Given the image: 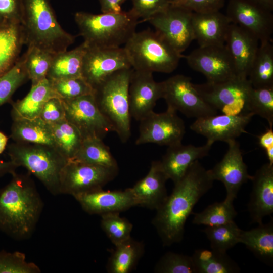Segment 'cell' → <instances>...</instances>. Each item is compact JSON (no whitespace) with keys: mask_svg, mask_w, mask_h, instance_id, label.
I'll use <instances>...</instances> for the list:
<instances>
[{"mask_svg":"<svg viewBox=\"0 0 273 273\" xmlns=\"http://www.w3.org/2000/svg\"><path fill=\"white\" fill-rule=\"evenodd\" d=\"M144 245L131 237L115 246L106 265L109 273H129L133 270L143 255Z\"/></svg>","mask_w":273,"mask_h":273,"instance_id":"4dcf8cb0","label":"cell"},{"mask_svg":"<svg viewBox=\"0 0 273 273\" xmlns=\"http://www.w3.org/2000/svg\"><path fill=\"white\" fill-rule=\"evenodd\" d=\"M162 82L155 81L153 73L133 69L129 85L130 113L136 121L153 111L156 102L162 98Z\"/></svg>","mask_w":273,"mask_h":273,"instance_id":"d6986e66","label":"cell"},{"mask_svg":"<svg viewBox=\"0 0 273 273\" xmlns=\"http://www.w3.org/2000/svg\"><path fill=\"white\" fill-rule=\"evenodd\" d=\"M10 136L15 142L55 147L50 125L39 117L13 120Z\"/></svg>","mask_w":273,"mask_h":273,"instance_id":"f1b7e54d","label":"cell"},{"mask_svg":"<svg viewBox=\"0 0 273 273\" xmlns=\"http://www.w3.org/2000/svg\"><path fill=\"white\" fill-rule=\"evenodd\" d=\"M192 13L183 7L170 4L147 21L154 26L155 31L181 54L194 40Z\"/></svg>","mask_w":273,"mask_h":273,"instance_id":"5bb4252c","label":"cell"},{"mask_svg":"<svg viewBox=\"0 0 273 273\" xmlns=\"http://www.w3.org/2000/svg\"><path fill=\"white\" fill-rule=\"evenodd\" d=\"M259 43L250 32L236 24H230L225 44L233 59L238 76L247 78Z\"/></svg>","mask_w":273,"mask_h":273,"instance_id":"cb8c5ba5","label":"cell"},{"mask_svg":"<svg viewBox=\"0 0 273 273\" xmlns=\"http://www.w3.org/2000/svg\"><path fill=\"white\" fill-rule=\"evenodd\" d=\"M231 23L226 14L219 11L193 12L192 25L194 40H197L199 47L224 44Z\"/></svg>","mask_w":273,"mask_h":273,"instance_id":"d4e9b609","label":"cell"},{"mask_svg":"<svg viewBox=\"0 0 273 273\" xmlns=\"http://www.w3.org/2000/svg\"><path fill=\"white\" fill-rule=\"evenodd\" d=\"M21 0H0V23H22Z\"/></svg>","mask_w":273,"mask_h":273,"instance_id":"7dc6e473","label":"cell"},{"mask_svg":"<svg viewBox=\"0 0 273 273\" xmlns=\"http://www.w3.org/2000/svg\"><path fill=\"white\" fill-rule=\"evenodd\" d=\"M262 8L272 12L273 10V0H250Z\"/></svg>","mask_w":273,"mask_h":273,"instance_id":"f5cc1de1","label":"cell"},{"mask_svg":"<svg viewBox=\"0 0 273 273\" xmlns=\"http://www.w3.org/2000/svg\"><path fill=\"white\" fill-rule=\"evenodd\" d=\"M197 273H238L239 265L226 254L213 249H198L191 256Z\"/></svg>","mask_w":273,"mask_h":273,"instance_id":"d6a6232c","label":"cell"},{"mask_svg":"<svg viewBox=\"0 0 273 273\" xmlns=\"http://www.w3.org/2000/svg\"><path fill=\"white\" fill-rule=\"evenodd\" d=\"M202 98L209 106L228 115H237L245 111L249 89L252 86L247 78L237 76L218 82L194 84Z\"/></svg>","mask_w":273,"mask_h":273,"instance_id":"9c48e42d","label":"cell"},{"mask_svg":"<svg viewBox=\"0 0 273 273\" xmlns=\"http://www.w3.org/2000/svg\"><path fill=\"white\" fill-rule=\"evenodd\" d=\"M28 79L22 56L9 71L0 75V106L10 102L15 92Z\"/></svg>","mask_w":273,"mask_h":273,"instance_id":"ab89813d","label":"cell"},{"mask_svg":"<svg viewBox=\"0 0 273 273\" xmlns=\"http://www.w3.org/2000/svg\"><path fill=\"white\" fill-rule=\"evenodd\" d=\"M241 231L234 221L219 225L206 226L203 230L210 242L211 248L223 252L239 243Z\"/></svg>","mask_w":273,"mask_h":273,"instance_id":"f35d334b","label":"cell"},{"mask_svg":"<svg viewBox=\"0 0 273 273\" xmlns=\"http://www.w3.org/2000/svg\"><path fill=\"white\" fill-rule=\"evenodd\" d=\"M62 100L66 119L79 130L83 139L97 138L103 140L109 132H114L111 123L99 110L93 93Z\"/></svg>","mask_w":273,"mask_h":273,"instance_id":"8fae6325","label":"cell"},{"mask_svg":"<svg viewBox=\"0 0 273 273\" xmlns=\"http://www.w3.org/2000/svg\"><path fill=\"white\" fill-rule=\"evenodd\" d=\"M120 213L113 212L101 216V226L111 242L116 246L130 238L132 224Z\"/></svg>","mask_w":273,"mask_h":273,"instance_id":"60d3db41","label":"cell"},{"mask_svg":"<svg viewBox=\"0 0 273 273\" xmlns=\"http://www.w3.org/2000/svg\"><path fill=\"white\" fill-rule=\"evenodd\" d=\"M228 149L222 159L208 170L211 178L222 182L226 190L225 200L233 202L242 186L252 176L249 174L239 143L233 140L227 143Z\"/></svg>","mask_w":273,"mask_h":273,"instance_id":"e0dca14e","label":"cell"},{"mask_svg":"<svg viewBox=\"0 0 273 273\" xmlns=\"http://www.w3.org/2000/svg\"><path fill=\"white\" fill-rule=\"evenodd\" d=\"M267 157L268 160V163L273 165V147L265 150Z\"/></svg>","mask_w":273,"mask_h":273,"instance_id":"11a10c76","label":"cell"},{"mask_svg":"<svg viewBox=\"0 0 273 273\" xmlns=\"http://www.w3.org/2000/svg\"><path fill=\"white\" fill-rule=\"evenodd\" d=\"M214 143L207 141L201 146L183 145L181 142L168 147L160 161L162 169L168 179L175 184L184 176L195 161L207 156Z\"/></svg>","mask_w":273,"mask_h":273,"instance_id":"603a6c76","label":"cell"},{"mask_svg":"<svg viewBox=\"0 0 273 273\" xmlns=\"http://www.w3.org/2000/svg\"><path fill=\"white\" fill-rule=\"evenodd\" d=\"M17 168L18 167L10 160L5 161L0 159V178L7 174L12 175L16 172Z\"/></svg>","mask_w":273,"mask_h":273,"instance_id":"816d5d0a","label":"cell"},{"mask_svg":"<svg viewBox=\"0 0 273 273\" xmlns=\"http://www.w3.org/2000/svg\"><path fill=\"white\" fill-rule=\"evenodd\" d=\"M52 88L58 97L62 100L74 99L93 94L92 86L82 77L50 81Z\"/></svg>","mask_w":273,"mask_h":273,"instance_id":"b9f144b4","label":"cell"},{"mask_svg":"<svg viewBox=\"0 0 273 273\" xmlns=\"http://www.w3.org/2000/svg\"><path fill=\"white\" fill-rule=\"evenodd\" d=\"M35 263L26 260L25 254L20 251H0V273H40Z\"/></svg>","mask_w":273,"mask_h":273,"instance_id":"ee69618b","label":"cell"},{"mask_svg":"<svg viewBox=\"0 0 273 273\" xmlns=\"http://www.w3.org/2000/svg\"><path fill=\"white\" fill-rule=\"evenodd\" d=\"M30 174L15 172L0 188V231L16 240L31 236L43 210L42 199Z\"/></svg>","mask_w":273,"mask_h":273,"instance_id":"7a4b0ae2","label":"cell"},{"mask_svg":"<svg viewBox=\"0 0 273 273\" xmlns=\"http://www.w3.org/2000/svg\"><path fill=\"white\" fill-rule=\"evenodd\" d=\"M50 125L56 148L68 161L72 160L83 141L80 132L66 119Z\"/></svg>","mask_w":273,"mask_h":273,"instance_id":"e575fe53","label":"cell"},{"mask_svg":"<svg viewBox=\"0 0 273 273\" xmlns=\"http://www.w3.org/2000/svg\"><path fill=\"white\" fill-rule=\"evenodd\" d=\"M245 111L265 119L269 127L273 126V86L254 88L249 90Z\"/></svg>","mask_w":273,"mask_h":273,"instance_id":"74e56055","label":"cell"},{"mask_svg":"<svg viewBox=\"0 0 273 273\" xmlns=\"http://www.w3.org/2000/svg\"><path fill=\"white\" fill-rule=\"evenodd\" d=\"M254 115L250 112L237 115L216 114L197 118L190 128L205 137L208 141L227 143L246 133L245 128Z\"/></svg>","mask_w":273,"mask_h":273,"instance_id":"ac0fdd59","label":"cell"},{"mask_svg":"<svg viewBox=\"0 0 273 273\" xmlns=\"http://www.w3.org/2000/svg\"><path fill=\"white\" fill-rule=\"evenodd\" d=\"M86 48L83 42L73 50L56 54L47 78L53 81L81 76L83 58Z\"/></svg>","mask_w":273,"mask_h":273,"instance_id":"f546056e","label":"cell"},{"mask_svg":"<svg viewBox=\"0 0 273 273\" xmlns=\"http://www.w3.org/2000/svg\"><path fill=\"white\" fill-rule=\"evenodd\" d=\"M135 70L170 73L184 56L163 36L150 29L135 32L123 47Z\"/></svg>","mask_w":273,"mask_h":273,"instance_id":"52a82bcc","label":"cell"},{"mask_svg":"<svg viewBox=\"0 0 273 273\" xmlns=\"http://www.w3.org/2000/svg\"><path fill=\"white\" fill-rule=\"evenodd\" d=\"M162 82V98L167 108L196 119L217 114L218 111L206 103L199 94L191 78L177 74Z\"/></svg>","mask_w":273,"mask_h":273,"instance_id":"30bf717a","label":"cell"},{"mask_svg":"<svg viewBox=\"0 0 273 273\" xmlns=\"http://www.w3.org/2000/svg\"><path fill=\"white\" fill-rule=\"evenodd\" d=\"M259 144L265 150L273 147L272 128L269 127L259 136Z\"/></svg>","mask_w":273,"mask_h":273,"instance_id":"f907efd6","label":"cell"},{"mask_svg":"<svg viewBox=\"0 0 273 273\" xmlns=\"http://www.w3.org/2000/svg\"><path fill=\"white\" fill-rule=\"evenodd\" d=\"M54 97L57 96L47 78L32 85L25 97L12 103L11 115L13 120L39 117L44 104Z\"/></svg>","mask_w":273,"mask_h":273,"instance_id":"484cf974","label":"cell"},{"mask_svg":"<svg viewBox=\"0 0 273 273\" xmlns=\"http://www.w3.org/2000/svg\"><path fill=\"white\" fill-rule=\"evenodd\" d=\"M247 78L254 88L273 86V46L271 40L260 42Z\"/></svg>","mask_w":273,"mask_h":273,"instance_id":"1f68e13d","label":"cell"},{"mask_svg":"<svg viewBox=\"0 0 273 273\" xmlns=\"http://www.w3.org/2000/svg\"><path fill=\"white\" fill-rule=\"evenodd\" d=\"M7 150L10 160L17 167L25 168L51 194H60V174L68 160L55 147L14 142Z\"/></svg>","mask_w":273,"mask_h":273,"instance_id":"5b68a950","label":"cell"},{"mask_svg":"<svg viewBox=\"0 0 273 273\" xmlns=\"http://www.w3.org/2000/svg\"><path fill=\"white\" fill-rule=\"evenodd\" d=\"M177 112L167 108L157 113L153 111L140 121L137 145L148 143L170 146L181 143L185 133L184 122Z\"/></svg>","mask_w":273,"mask_h":273,"instance_id":"4fadbf2b","label":"cell"},{"mask_svg":"<svg viewBox=\"0 0 273 273\" xmlns=\"http://www.w3.org/2000/svg\"><path fill=\"white\" fill-rule=\"evenodd\" d=\"M72 160L109 168L118 169L117 161L109 148L104 143L102 139L97 138L83 139Z\"/></svg>","mask_w":273,"mask_h":273,"instance_id":"836d02e7","label":"cell"},{"mask_svg":"<svg viewBox=\"0 0 273 273\" xmlns=\"http://www.w3.org/2000/svg\"><path fill=\"white\" fill-rule=\"evenodd\" d=\"M250 0H229L226 15L231 23L247 30L259 42L270 41L273 33V15Z\"/></svg>","mask_w":273,"mask_h":273,"instance_id":"2e32d148","label":"cell"},{"mask_svg":"<svg viewBox=\"0 0 273 273\" xmlns=\"http://www.w3.org/2000/svg\"><path fill=\"white\" fill-rule=\"evenodd\" d=\"M239 243L244 244L259 260L272 266L273 263V221L248 231H241Z\"/></svg>","mask_w":273,"mask_h":273,"instance_id":"83f0119b","label":"cell"},{"mask_svg":"<svg viewBox=\"0 0 273 273\" xmlns=\"http://www.w3.org/2000/svg\"><path fill=\"white\" fill-rule=\"evenodd\" d=\"M213 181L208 170L196 160L174 184L171 194L156 210L152 220L164 246L183 240L188 218L199 199L212 187Z\"/></svg>","mask_w":273,"mask_h":273,"instance_id":"6da1fadb","label":"cell"},{"mask_svg":"<svg viewBox=\"0 0 273 273\" xmlns=\"http://www.w3.org/2000/svg\"><path fill=\"white\" fill-rule=\"evenodd\" d=\"M130 68L132 67L123 48L87 46L83 58L81 76L94 89L116 71Z\"/></svg>","mask_w":273,"mask_h":273,"instance_id":"9a60e30c","label":"cell"},{"mask_svg":"<svg viewBox=\"0 0 273 273\" xmlns=\"http://www.w3.org/2000/svg\"><path fill=\"white\" fill-rule=\"evenodd\" d=\"M192 223L196 225L213 226L234 221L237 215L233 202L224 200L209 205L203 211L194 213Z\"/></svg>","mask_w":273,"mask_h":273,"instance_id":"8d00e7d4","label":"cell"},{"mask_svg":"<svg viewBox=\"0 0 273 273\" xmlns=\"http://www.w3.org/2000/svg\"><path fill=\"white\" fill-rule=\"evenodd\" d=\"M74 198L82 209L91 215L120 213L136 206L130 188L123 191H110L101 189L79 195Z\"/></svg>","mask_w":273,"mask_h":273,"instance_id":"ffe728a7","label":"cell"},{"mask_svg":"<svg viewBox=\"0 0 273 273\" xmlns=\"http://www.w3.org/2000/svg\"><path fill=\"white\" fill-rule=\"evenodd\" d=\"M132 8L129 11L134 17L146 21L155 14L166 9L170 4L169 0H131Z\"/></svg>","mask_w":273,"mask_h":273,"instance_id":"f6af8a7d","label":"cell"},{"mask_svg":"<svg viewBox=\"0 0 273 273\" xmlns=\"http://www.w3.org/2000/svg\"><path fill=\"white\" fill-rule=\"evenodd\" d=\"M118 169L91 164L75 160L67 161L60 178V194L73 197L103 189L117 175Z\"/></svg>","mask_w":273,"mask_h":273,"instance_id":"ba28073f","label":"cell"},{"mask_svg":"<svg viewBox=\"0 0 273 273\" xmlns=\"http://www.w3.org/2000/svg\"><path fill=\"white\" fill-rule=\"evenodd\" d=\"M24 44L26 40L22 24L0 23V75L16 63Z\"/></svg>","mask_w":273,"mask_h":273,"instance_id":"4316f807","label":"cell"},{"mask_svg":"<svg viewBox=\"0 0 273 273\" xmlns=\"http://www.w3.org/2000/svg\"><path fill=\"white\" fill-rule=\"evenodd\" d=\"M126 0H99L102 13H119L122 10L121 6Z\"/></svg>","mask_w":273,"mask_h":273,"instance_id":"681fc988","label":"cell"},{"mask_svg":"<svg viewBox=\"0 0 273 273\" xmlns=\"http://www.w3.org/2000/svg\"><path fill=\"white\" fill-rule=\"evenodd\" d=\"M168 179L160 161H152L147 174L130 188L136 205L156 210L168 196Z\"/></svg>","mask_w":273,"mask_h":273,"instance_id":"7402d4cb","label":"cell"},{"mask_svg":"<svg viewBox=\"0 0 273 273\" xmlns=\"http://www.w3.org/2000/svg\"><path fill=\"white\" fill-rule=\"evenodd\" d=\"M22 25L26 44L54 54L67 50L75 36L65 31L57 20L49 0H21Z\"/></svg>","mask_w":273,"mask_h":273,"instance_id":"3957f363","label":"cell"},{"mask_svg":"<svg viewBox=\"0 0 273 273\" xmlns=\"http://www.w3.org/2000/svg\"><path fill=\"white\" fill-rule=\"evenodd\" d=\"M129 11L94 14L78 12L74 20L84 42L89 47L118 48L136 32L139 22Z\"/></svg>","mask_w":273,"mask_h":273,"instance_id":"277c9868","label":"cell"},{"mask_svg":"<svg viewBox=\"0 0 273 273\" xmlns=\"http://www.w3.org/2000/svg\"><path fill=\"white\" fill-rule=\"evenodd\" d=\"M169 1L170 2L171 4H175V3H177V2H178L180 0H169Z\"/></svg>","mask_w":273,"mask_h":273,"instance_id":"9f6ffc18","label":"cell"},{"mask_svg":"<svg viewBox=\"0 0 273 273\" xmlns=\"http://www.w3.org/2000/svg\"><path fill=\"white\" fill-rule=\"evenodd\" d=\"M225 0H180L172 5L186 8L193 12L218 11L223 7Z\"/></svg>","mask_w":273,"mask_h":273,"instance_id":"c3c4849f","label":"cell"},{"mask_svg":"<svg viewBox=\"0 0 273 273\" xmlns=\"http://www.w3.org/2000/svg\"><path fill=\"white\" fill-rule=\"evenodd\" d=\"M157 273H197L192 256L168 252L158 260L154 267Z\"/></svg>","mask_w":273,"mask_h":273,"instance_id":"7bdbcfd3","label":"cell"},{"mask_svg":"<svg viewBox=\"0 0 273 273\" xmlns=\"http://www.w3.org/2000/svg\"><path fill=\"white\" fill-rule=\"evenodd\" d=\"M55 55L35 47H28L23 56L25 68L32 85L47 78Z\"/></svg>","mask_w":273,"mask_h":273,"instance_id":"d590c367","label":"cell"},{"mask_svg":"<svg viewBox=\"0 0 273 273\" xmlns=\"http://www.w3.org/2000/svg\"><path fill=\"white\" fill-rule=\"evenodd\" d=\"M252 189L248 204L252 222L262 223L263 218L273 212V165H262L252 176Z\"/></svg>","mask_w":273,"mask_h":273,"instance_id":"44dd1931","label":"cell"},{"mask_svg":"<svg viewBox=\"0 0 273 273\" xmlns=\"http://www.w3.org/2000/svg\"><path fill=\"white\" fill-rule=\"evenodd\" d=\"M132 68L116 71L94 88L93 95L103 115L122 143L131 135L129 85Z\"/></svg>","mask_w":273,"mask_h":273,"instance_id":"8992f818","label":"cell"},{"mask_svg":"<svg viewBox=\"0 0 273 273\" xmlns=\"http://www.w3.org/2000/svg\"><path fill=\"white\" fill-rule=\"evenodd\" d=\"M7 136L2 132L0 131V154L2 153L5 150L7 145Z\"/></svg>","mask_w":273,"mask_h":273,"instance_id":"db71d44e","label":"cell"},{"mask_svg":"<svg viewBox=\"0 0 273 273\" xmlns=\"http://www.w3.org/2000/svg\"><path fill=\"white\" fill-rule=\"evenodd\" d=\"M184 57L192 69L205 76L208 82L218 83L238 76L225 44L199 47Z\"/></svg>","mask_w":273,"mask_h":273,"instance_id":"7c38bea8","label":"cell"},{"mask_svg":"<svg viewBox=\"0 0 273 273\" xmlns=\"http://www.w3.org/2000/svg\"><path fill=\"white\" fill-rule=\"evenodd\" d=\"M39 117L49 125L66 119L63 100L57 97L49 99L44 104Z\"/></svg>","mask_w":273,"mask_h":273,"instance_id":"bcb514c9","label":"cell"}]
</instances>
